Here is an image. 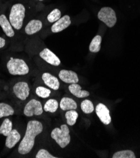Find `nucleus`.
Here are the masks:
<instances>
[{
	"label": "nucleus",
	"mask_w": 140,
	"mask_h": 158,
	"mask_svg": "<svg viewBox=\"0 0 140 158\" xmlns=\"http://www.w3.org/2000/svg\"><path fill=\"white\" fill-rule=\"evenodd\" d=\"M7 69L11 75H26L29 73L27 63L21 59L11 58L7 63Z\"/></svg>",
	"instance_id": "nucleus-4"
},
{
	"label": "nucleus",
	"mask_w": 140,
	"mask_h": 158,
	"mask_svg": "<svg viewBox=\"0 0 140 158\" xmlns=\"http://www.w3.org/2000/svg\"><path fill=\"white\" fill-rule=\"evenodd\" d=\"M42 28V23L39 20H32L30 21L26 25L25 28V31L27 35H33L39 31H40Z\"/></svg>",
	"instance_id": "nucleus-13"
},
{
	"label": "nucleus",
	"mask_w": 140,
	"mask_h": 158,
	"mask_svg": "<svg viewBox=\"0 0 140 158\" xmlns=\"http://www.w3.org/2000/svg\"><path fill=\"white\" fill-rule=\"evenodd\" d=\"M15 113V110L10 105L0 103V118L13 115Z\"/></svg>",
	"instance_id": "nucleus-18"
},
{
	"label": "nucleus",
	"mask_w": 140,
	"mask_h": 158,
	"mask_svg": "<svg viewBox=\"0 0 140 158\" xmlns=\"http://www.w3.org/2000/svg\"><path fill=\"white\" fill-rule=\"evenodd\" d=\"M113 158H136L134 153L131 150H124L114 154Z\"/></svg>",
	"instance_id": "nucleus-23"
},
{
	"label": "nucleus",
	"mask_w": 140,
	"mask_h": 158,
	"mask_svg": "<svg viewBox=\"0 0 140 158\" xmlns=\"http://www.w3.org/2000/svg\"><path fill=\"white\" fill-rule=\"evenodd\" d=\"M101 42L102 37L100 35H96L93 38L90 44L89 50L90 52L96 53L100 51L101 48Z\"/></svg>",
	"instance_id": "nucleus-20"
},
{
	"label": "nucleus",
	"mask_w": 140,
	"mask_h": 158,
	"mask_svg": "<svg viewBox=\"0 0 140 158\" xmlns=\"http://www.w3.org/2000/svg\"><path fill=\"white\" fill-rule=\"evenodd\" d=\"M20 139L21 136L19 132L16 129H13L6 137L5 145L8 148L11 149L19 143Z\"/></svg>",
	"instance_id": "nucleus-15"
},
{
	"label": "nucleus",
	"mask_w": 140,
	"mask_h": 158,
	"mask_svg": "<svg viewBox=\"0 0 140 158\" xmlns=\"http://www.w3.org/2000/svg\"><path fill=\"white\" fill-rule=\"evenodd\" d=\"M36 158H57V157H55L51 155L48 151L45 149H40L37 154L36 156Z\"/></svg>",
	"instance_id": "nucleus-27"
},
{
	"label": "nucleus",
	"mask_w": 140,
	"mask_h": 158,
	"mask_svg": "<svg viewBox=\"0 0 140 158\" xmlns=\"http://www.w3.org/2000/svg\"><path fill=\"white\" fill-rule=\"evenodd\" d=\"M25 16V8L22 4L17 3L13 5L9 16V21L15 29L19 30L22 28Z\"/></svg>",
	"instance_id": "nucleus-2"
},
{
	"label": "nucleus",
	"mask_w": 140,
	"mask_h": 158,
	"mask_svg": "<svg viewBox=\"0 0 140 158\" xmlns=\"http://www.w3.org/2000/svg\"><path fill=\"white\" fill-rule=\"evenodd\" d=\"M43 113V108L42 103L36 100L32 99L30 100L25 106L23 114L27 117H32L34 115H40Z\"/></svg>",
	"instance_id": "nucleus-6"
},
{
	"label": "nucleus",
	"mask_w": 140,
	"mask_h": 158,
	"mask_svg": "<svg viewBox=\"0 0 140 158\" xmlns=\"http://www.w3.org/2000/svg\"><path fill=\"white\" fill-rule=\"evenodd\" d=\"M96 114L100 121L105 125H108L111 122L110 111L103 103H99L95 108Z\"/></svg>",
	"instance_id": "nucleus-8"
},
{
	"label": "nucleus",
	"mask_w": 140,
	"mask_h": 158,
	"mask_svg": "<svg viewBox=\"0 0 140 158\" xmlns=\"http://www.w3.org/2000/svg\"><path fill=\"white\" fill-rule=\"evenodd\" d=\"M40 57L49 64L58 66L61 64L60 59L49 49H44L39 53Z\"/></svg>",
	"instance_id": "nucleus-9"
},
{
	"label": "nucleus",
	"mask_w": 140,
	"mask_h": 158,
	"mask_svg": "<svg viewBox=\"0 0 140 158\" xmlns=\"http://www.w3.org/2000/svg\"><path fill=\"white\" fill-rule=\"evenodd\" d=\"M65 117L66 118L68 125L70 126H73L76 122V120L78 117V114L75 111V110H68V112H66L65 114Z\"/></svg>",
	"instance_id": "nucleus-22"
},
{
	"label": "nucleus",
	"mask_w": 140,
	"mask_h": 158,
	"mask_svg": "<svg viewBox=\"0 0 140 158\" xmlns=\"http://www.w3.org/2000/svg\"><path fill=\"white\" fill-rule=\"evenodd\" d=\"M59 107V103L56 100L50 99L47 101L44 106V110L47 112L54 113Z\"/></svg>",
	"instance_id": "nucleus-21"
},
{
	"label": "nucleus",
	"mask_w": 140,
	"mask_h": 158,
	"mask_svg": "<svg viewBox=\"0 0 140 158\" xmlns=\"http://www.w3.org/2000/svg\"><path fill=\"white\" fill-rule=\"evenodd\" d=\"M69 91L74 96L79 98H86L90 95V93L86 90H82L80 85L77 83L70 84L68 87Z\"/></svg>",
	"instance_id": "nucleus-16"
},
{
	"label": "nucleus",
	"mask_w": 140,
	"mask_h": 158,
	"mask_svg": "<svg viewBox=\"0 0 140 158\" xmlns=\"http://www.w3.org/2000/svg\"><path fill=\"white\" fill-rule=\"evenodd\" d=\"M81 108L85 114H89L93 112L94 106H93V103L90 100H85L81 103Z\"/></svg>",
	"instance_id": "nucleus-24"
},
{
	"label": "nucleus",
	"mask_w": 140,
	"mask_h": 158,
	"mask_svg": "<svg viewBox=\"0 0 140 158\" xmlns=\"http://www.w3.org/2000/svg\"><path fill=\"white\" fill-rule=\"evenodd\" d=\"M38 1H43V0H38Z\"/></svg>",
	"instance_id": "nucleus-29"
},
{
	"label": "nucleus",
	"mask_w": 140,
	"mask_h": 158,
	"mask_svg": "<svg viewBox=\"0 0 140 158\" xmlns=\"http://www.w3.org/2000/svg\"><path fill=\"white\" fill-rule=\"evenodd\" d=\"M61 13L59 9L53 10L48 16V20L50 23H54L60 19L61 17Z\"/></svg>",
	"instance_id": "nucleus-26"
},
{
	"label": "nucleus",
	"mask_w": 140,
	"mask_h": 158,
	"mask_svg": "<svg viewBox=\"0 0 140 158\" xmlns=\"http://www.w3.org/2000/svg\"><path fill=\"white\" fill-rule=\"evenodd\" d=\"M36 93L37 95L42 98H48L51 93L50 89L43 86H38L36 89Z\"/></svg>",
	"instance_id": "nucleus-25"
},
{
	"label": "nucleus",
	"mask_w": 140,
	"mask_h": 158,
	"mask_svg": "<svg viewBox=\"0 0 140 158\" xmlns=\"http://www.w3.org/2000/svg\"><path fill=\"white\" fill-rule=\"evenodd\" d=\"M43 131L42 123L37 120H30L28 122L24 137L20 142L18 151L20 154L25 155L33 149L36 137Z\"/></svg>",
	"instance_id": "nucleus-1"
},
{
	"label": "nucleus",
	"mask_w": 140,
	"mask_h": 158,
	"mask_svg": "<svg viewBox=\"0 0 140 158\" xmlns=\"http://www.w3.org/2000/svg\"><path fill=\"white\" fill-rule=\"evenodd\" d=\"M71 24L70 17L68 15H65L57 21L54 22L51 27L53 33H58L68 28Z\"/></svg>",
	"instance_id": "nucleus-11"
},
{
	"label": "nucleus",
	"mask_w": 140,
	"mask_h": 158,
	"mask_svg": "<svg viewBox=\"0 0 140 158\" xmlns=\"http://www.w3.org/2000/svg\"><path fill=\"white\" fill-rule=\"evenodd\" d=\"M5 44H6L5 40L2 37H0V49L3 48V47L5 45Z\"/></svg>",
	"instance_id": "nucleus-28"
},
{
	"label": "nucleus",
	"mask_w": 140,
	"mask_h": 158,
	"mask_svg": "<svg viewBox=\"0 0 140 158\" xmlns=\"http://www.w3.org/2000/svg\"><path fill=\"white\" fill-rule=\"evenodd\" d=\"M59 77L61 81L68 84L77 83L79 81L77 74L73 71H68L66 69L61 70L59 73Z\"/></svg>",
	"instance_id": "nucleus-10"
},
{
	"label": "nucleus",
	"mask_w": 140,
	"mask_h": 158,
	"mask_svg": "<svg viewBox=\"0 0 140 158\" xmlns=\"http://www.w3.org/2000/svg\"><path fill=\"white\" fill-rule=\"evenodd\" d=\"M0 26L2 27L7 37H12L15 35V31L13 29V27L5 15L0 16Z\"/></svg>",
	"instance_id": "nucleus-14"
},
{
	"label": "nucleus",
	"mask_w": 140,
	"mask_h": 158,
	"mask_svg": "<svg viewBox=\"0 0 140 158\" xmlns=\"http://www.w3.org/2000/svg\"><path fill=\"white\" fill-rule=\"evenodd\" d=\"M60 108L64 111L71 110H76L77 108V103L72 98L64 97L60 102Z\"/></svg>",
	"instance_id": "nucleus-17"
},
{
	"label": "nucleus",
	"mask_w": 140,
	"mask_h": 158,
	"mask_svg": "<svg viewBox=\"0 0 140 158\" xmlns=\"http://www.w3.org/2000/svg\"><path fill=\"white\" fill-rule=\"evenodd\" d=\"M12 127L13 124L9 118H5L1 126H0V134L5 137H7L13 130Z\"/></svg>",
	"instance_id": "nucleus-19"
},
{
	"label": "nucleus",
	"mask_w": 140,
	"mask_h": 158,
	"mask_svg": "<svg viewBox=\"0 0 140 158\" xmlns=\"http://www.w3.org/2000/svg\"><path fill=\"white\" fill-rule=\"evenodd\" d=\"M13 91L19 99L24 101L26 100L29 96L30 88L27 83L20 81L13 86Z\"/></svg>",
	"instance_id": "nucleus-7"
},
{
	"label": "nucleus",
	"mask_w": 140,
	"mask_h": 158,
	"mask_svg": "<svg viewBox=\"0 0 140 158\" xmlns=\"http://www.w3.org/2000/svg\"><path fill=\"white\" fill-rule=\"evenodd\" d=\"M99 19L109 28L113 27L117 22L116 12L110 7H104L98 13Z\"/></svg>",
	"instance_id": "nucleus-5"
},
{
	"label": "nucleus",
	"mask_w": 140,
	"mask_h": 158,
	"mask_svg": "<svg viewBox=\"0 0 140 158\" xmlns=\"http://www.w3.org/2000/svg\"><path fill=\"white\" fill-rule=\"evenodd\" d=\"M42 79L46 86L54 90H57L59 88V82L58 79L49 73H44L42 76Z\"/></svg>",
	"instance_id": "nucleus-12"
},
{
	"label": "nucleus",
	"mask_w": 140,
	"mask_h": 158,
	"mask_svg": "<svg viewBox=\"0 0 140 158\" xmlns=\"http://www.w3.org/2000/svg\"><path fill=\"white\" fill-rule=\"evenodd\" d=\"M51 136L61 148L66 147L71 141L70 129L66 124L62 125L61 128L57 127L53 129Z\"/></svg>",
	"instance_id": "nucleus-3"
}]
</instances>
